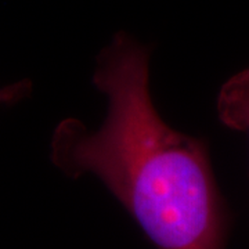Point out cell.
Listing matches in <instances>:
<instances>
[{"label": "cell", "mask_w": 249, "mask_h": 249, "mask_svg": "<svg viewBox=\"0 0 249 249\" xmlns=\"http://www.w3.org/2000/svg\"><path fill=\"white\" fill-rule=\"evenodd\" d=\"M93 86L106 119L89 129L62 119L50 160L68 178L93 175L157 249H226L229 212L204 140L170 127L150 93V50L116 34L97 55Z\"/></svg>", "instance_id": "6da1fadb"}, {"label": "cell", "mask_w": 249, "mask_h": 249, "mask_svg": "<svg viewBox=\"0 0 249 249\" xmlns=\"http://www.w3.org/2000/svg\"><path fill=\"white\" fill-rule=\"evenodd\" d=\"M216 112L223 126L249 139V67L223 83L216 97Z\"/></svg>", "instance_id": "7a4b0ae2"}, {"label": "cell", "mask_w": 249, "mask_h": 249, "mask_svg": "<svg viewBox=\"0 0 249 249\" xmlns=\"http://www.w3.org/2000/svg\"><path fill=\"white\" fill-rule=\"evenodd\" d=\"M32 91V83L29 80H18L0 88V106L16 104L27 98Z\"/></svg>", "instance_id": "3957f363"}]
</instances>
